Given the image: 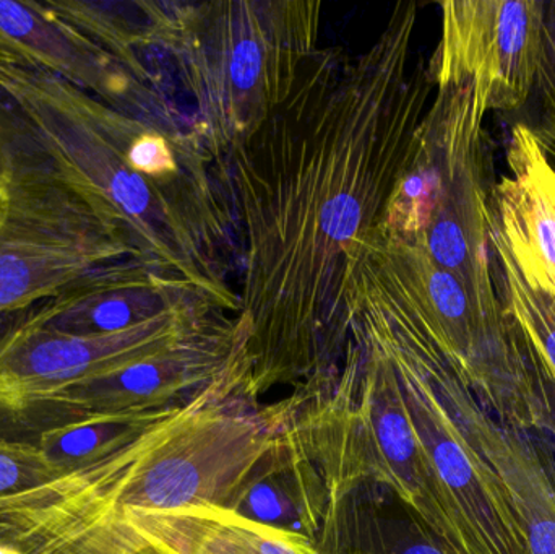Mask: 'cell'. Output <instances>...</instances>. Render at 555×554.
I'll return each mask as SVG.
<instances>
[{
    "mask_svg": "<svg viewBox=\"0 0 555 554\" xmlns=\"http://www.w3.org/2000/svg\"><path fill=\"white\" fill-rule=\"evenodd\" d=\"M135 263L103 197L0 90V338L38 306Z\"/></svg>",
    "mask_w": 555,
    "mask_h": 554,
    "instance_id": "4",
    "label": "cell"
},
{
    "mask_svg": "<svg viewBox=\"0 0 555 554\" xmlns=\"http://www.w3.org/2000/svg\"><path fill=\"white\" fill-rule=\"evenodd\" d=\"M417 20L420 5L400 2L356 57L317 49L289 100L217 162L243 247L237 318L256 402L345 353L346 253L384 218L436 90Z\"/></svg>",
    "mask_w": 555,
    "mask_h": 554,
    "instance_id": "1",
    "label": "cell"
},
{
    "mask_svg": "<svg viewBox=\"0 0 555 554\" xmlns=\"http://www.w3.org/2000/svg\"><path fill=\"white\" fill-rule=\"evenodd\" d=\"M322 7L319 0L158 2L163 49L217 162L289 100L317 51Z\"/></svg>",
    "mask_w": 555,
    "mask_h": 554,
    "instance_id": "5",
    "label": "cell"
},
{
    "mask_svg": "<svg viewBox=\"0 0 555 554\" xmlns=\"http://www.w3.org/2000/svg\"><path fill=\"white\" fill-rule=\"evenodd\" d=\"M492 279L505 311L524 328L555 387V299L521 276L492 215Z\"/></svg>",
    "mask_w": 555,
    "mask_h": 554,
    "instance_id": "19",
    "label": "cell"
},
{
    "mask_svg": "<svg viewBox=\"0 0 555 554\" xmlns=\"http://www.w3.org/2000/svg\"><path fill=\"white\" fill-rule=\"evenodd\" d=\"M544 5L541 0L440 3L442 31L427 62L434 87L473 81L488 113H520L540 70Z\"/></svg>",
    "mask_w": 555,
    "mask_h": 554,
    "instance_id": "10",
    "label": "cell"
},
{
    "mask_svg": "<svg viewBox=\"0 0 555 554\" xmlns=\"http://www.w3.org/2000/svg\"><path fill=\"white\" fill-rule=\"evenodd\" d=\"M16 59L13 57L12 54H9V52L3 51L2 48H0V67L5 64H10V62H15Z\"/></svg>",
    "mask_w": 555,
    "mask_h": 554,
    "instance_id": "23",
    "label": "cell"
},
{
    "mask_svg": "<svg viewBox=\"0 0 555 554\" xmlns=\"http://www.w3.org/2000/svg\"><path fill=\"white\" fill-rule=\"evenodd\" d=\"M374 484L330 494L317 549L323 554H450L398 503Z\"/></svg>",
    "mask_w": 555,
    "mask_h": 554,
    "instance_id": "17",
    "label": "cell"
},
{
    "mask_svg": "<svg viewBox=\"0 0 555 554\" xmlns=\"http://www.w3.org/2000/svg\"><path fill=\"white\" fill-rule=\"evenodd\" d=\"M64 474L38 446L0 433V500L51 484Z\"/></svg>",
    "mask_w": 555,
    "mask_h": 554,
    "instance_id": "20",
    "label": "cell"
},
{
    "mask_svg": "<svg viewBox=\"0 0 555 554\" xmlns=\"http://www.w3.org/2000/svg\"><path fill=\"white\" fill-rule=\"evenodd\" d=\"M345 288L348 325L361 327L393 368L439 485L456 554H528L504 481L447 400L442 370L449 357L416 302L397 280L375 269L351 270Z\"/></svg>",
    "mask_w": 555,
    "mask_h": 554,
    "instance_id": "6",
    "label": "cell"
},
{
    "mask_svg": "<svg viewBox=\"0 0 555 554\" xmlns=\"http://www.w3.org/2000/svg\"><path fill=\"white\" fill-rule=\"evenodd\" d=\"M178 410L181 409L93 416L62 428L39 433L28 439V442L38 446L62 471H77L135 441L156 423L169 418Z\"/></svg>",
    "mask_w": 555,
    "mask_h": 554,
    "instance_id": "18",
    "label": "cell"
},
{
    "mask_svg": "<svg viewBox=\"0 0 555 554\" xmlns=\"http://www.w3.org/2000/svg\"><path fill=\"white\" fill-rule=\"evenodd\" d=\"M0 90L103 197L143 266L240 314L233 202L189 117L142 119L18 61L0 67Z\"/></svg>",
    "mask_w": 555,
    "mask_h": 554,
    "instance_id": "2",
    "label": "cell"
},
{
    "mask_svg": "<svg viewBox=\"0 0 555 554\" xmlns=\"http://www.w3.org/2000/svg\"><path fill=\"white\" fill-rule=\"evenodd\" d=\"M442 386L466 435L504 481L524 526L528 554H555V455L551 446L531 433L495 422L456 371L446 373Z\"/></svg>",
    "mask_w": 555,
    "mask_h": 554,
    "instance_id": "12",
    "label": "cell"
},
{
    "mask_svg": "<svg viewBox=\"0 0 555 554\" xmlns=\"http://www.w3.org/2000/svg\"><path fill=\"white\" fill-rule=\"evenodd\" d=\"M262 458L254 465L228 510L278 529L291 530L310 542L319 540L330 506L325 477L289 415Z\"/></svg>",
    "mask_w": 555,
    "mask_h": 554,
    "instance_id": "15",
    "label": "cell"
},
{
    "mask_svg": "<svg viewBox=\"0 0 555 554\" xmlns=\"http://www.w3.org/2000/svg\"><path fill=\"white\" fill-rule=\"evenodd\" d=\"M113 554H323L299 533L218 506L135 513L116 524Z\"/></svg>",
    "mask_w": 555,
    "mask_h": 554,
    "instance_id": "14",
    "label": "cell"
},
{
    "mask_svg": "<svg viewBox=\"0 0 555 554\" xmlns=\"http://www.w3.org/2000/svg\"><path fill=\"white\" fill-rule=\"evenodd\" d=\"M224 312L192 296L111 334L77 337L18 325L0 338V407L142 363L194 337Z\"/></svg>",
    "mask_w": 555,
    "mask_h": 554,
    "instance_id": "9",
    "label": "cell"
},
{
    "mask_svg": "<svg viewBox=\"0 0 555 554\" xmlns=\"http://www.w3.org/2000/svg\"><path fill=\"white\" fill-rule=\"evenodd\" d=\"M244 322L228 312L204 331L142 363L0 407V433L28 441L80 420L182 409L228 384H249Z\"/></svg>",
    "mask_w": 555,
    "mask_h": 554,
    "instance_id": "8",
    "label": "cell"
},
{
    "mask_svg": "<svg viewBox=\"0 0 555 554\" xmlns=\"http://www.w3.org/2000/svg\"><path fill=\"white\" fill-rule=\"evenodd\" d=\"M192 296L204 298L195 289L135 263L62 293L33 309L18 325L77 337L111 334L140 324Z\"/></svg>",
    "mask_w": 555,
    "mask_h": 554,
    "instance_id": "16",
    "label": "cell"
},
{
    "mask_svg": "<svg viewBox=\"0 0 555 554\" xmlns=\"http://www.w3.org/2000/svg\"><path fill=\"white\" fill-rule=\"evenodd\" d=\"M494 224L521 276L555 299V165L527 124H514L507 172L492 198Z\"/></svg>",
    "mask_w": 555,
    "mask_h": 554,
    "instance_id": "13",
    "label": "cell"
},
{
    "mask_svg": "<svg viewBox=\"0 0 555 554\" xmlns=\"http://www.w3.org/2000/svg\"><path fill=\"white\" fill-rule=\"evenodd\" d=\"M544 31L555 51V0L544 5Z\"/></svg>",
    "mask_w": 555,
    "mask_h": 554,
    "instance_id": "21",
    "label": "cell"
},
{
    "mask_svg": "<svg viewBox=\"0 0 555 554\" xmlns=\"http://www.w3.org/2000/svg\"><path fill=\"white\" fill-rule=\"evenodd\" d=\"M284 412V400L259 407L246 383L211 390L114 454L0 500V545L12 554H113L116 524L129 514L228 510Z\"/></svg>",
    "mask_w": 555,
    "mask_h": 554,
    "instance_id": "3",
    "label": "cell"
},
{
    "mask_svg": "<svg viewBox=\"0 0 555 554\" xmlns=\"http://www.w3.org/2000/svg\"><path fill=\"white\" fill-rule=\"evenodd\" d=\"M486 114L485 98L473 81L436 87L378 224L420 244L437 266L465 285L489 325L507 328L512 318L492 279V198L498 179Z\"/></svg>",
    "mask_w": 555,
    "mask_h": 554,
    "instance_id": "7",
    "label": "cell"
},
{
    "mask_svg": "<svg viewBox=\"0 0 555 554\" xmlns=\"http://www.w3.org/2000/svg\"><path fill=\"white\" fill-rule=\"evenodd\" d=\"M541 145L546 150L547 156H550L551 162L555 165V137L547 140V142L541 143Z\"/></svg>",
    "mask_w": 555,
    "mask_h": 554,
    "instance_id": "22",
    "label": "cell"
},
{
    "mask_svg": "<svg viewBox=\"0 0 555 554\" xmlns=\"http://www.w3.org/2000/svg\"><path fill=\"white\" fill-rule=\"evenodd\" d=\"M0 48L132 116L152 120L188 116L172 94L137 80L44 2L0 0Z\"/></svg>",
    "mask_w": 555,
    "mask_h": 554,
    "instance_id": "11",
    "label": "cell"
}]
</instances>
